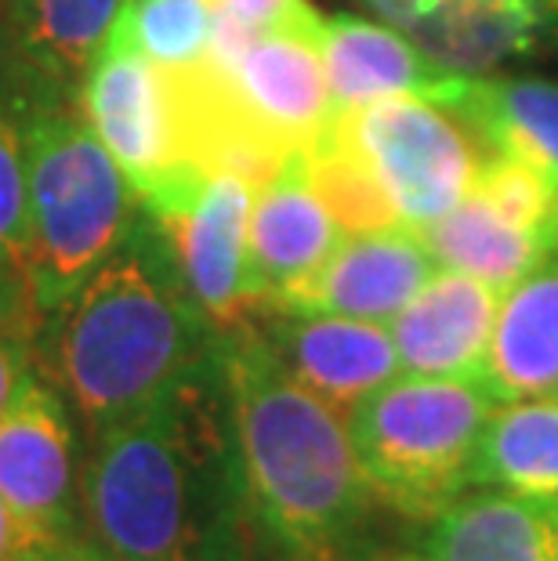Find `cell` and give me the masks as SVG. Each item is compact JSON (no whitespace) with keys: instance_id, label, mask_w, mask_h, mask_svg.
Instances as JSON below:
<instances>
[{"instance_id":"obj_1","label":"cell","mask_w":558,"mask_h":561,"mask_svg":"<svg viewBox=\"0 0 558 561\" xmlns=\"http://www.w3.org/2000/svg\"><path fill=\"white\" fill-rule=\"evenodd\" d=\"M80 525L116 561H254L221 337L149 410L91 435Z\"/></svg>"},{"instance_id":"obj_2","label":"cell","mask_w":558,"mask_h":561,"mask_svg":"<svg viewBox=\"0 0 558 561\" xmlns=\"http://www.w3.org/2000/svg\"><path fill=\"white\" fill-rule=\"evenodd\" d=\"M221 369L258 543L283 561L371 554L374 489L344 413L308 391L251 319L221 330Z\"/></svg>"},{"instance_id":"obj_3","label":"cell","mask_w":558,"mask_h":561,"mask_svg":"<svg viewBox=\"0 0 558 561\" xmlns=\"http://www.w3.org/2000/svg\"><path fill=\"white\" fill-rule=\"evenodd\" d=\"M218 337L149 214L73 297L41 316L37 369L99 435L168 396L218 352Z\"/></svg>"},{"instance_id":"obj_4","label":"cell","mask_w":558,"mask_h":561,"mask_svg":"<svg viewBox=\"0 0 558 561\" xmlns=\"http://www.w3.org/2000/svg\"><path fill=\"white\" fill-rule=\"evenodd\" d=\"M30 261L26 283L41 316L73 297L135 225V188L88 116L41 88L26 121Z\"/></svg>"},{"instance_id":"obj_5","label":"cell","mask_w":558,"mask_h":561,"mask_svg":"<svg viewBox=\"0 0 558 561\" xmlns=\"http://www.w3.org/2000/svg\"><path fill=\"white\" fill-rule=\"evenodd\" d=\"M482 377L399 374L344 413L374 496L407 518L439 515L471 489V460L497 410Z\"/></svg>"},{"instance_id":"obj_6","label":"cell","mask_w":558,"mask_h":561,"mask_svg":"<svg viewBox=\"0 0 558 561\" xmlns=\"http://www.w3.org/2000/svg\"><path fill=\"white\" fill-rule=\"evenodd\" d=\"M80 110L152 218L185 203L204 182L207 167L185 157L171 69L146 58L116 30L88 66Z\"/></svg>"},{"instance_id":"obj_7","label":"cell","mask_w":558,"mask_h":561,"mask_svg":"<svg viewBox=\"0 0 558 561\" xmlns=\"http://www.w3.org/2000/svg\"><path fill=\"white\" fill-rule=\"evenodd\" d=\"M371 167L410 229H429L471 193L486 146L454 110L429 99H382L330 116Z\"/></svg>"},{"instance_id":"obj_8","label":"cell","mask_w":558,"mask_h":561,"mask_svg":"<svg viewBox=\"0 0 558 561\" xmlns=\"http://www.w3.org/2000/svg\"><path fill=\"white\" fill-rule=\"evenodd\" d=\"M323 19L308 0H294L258 33L218 22L215 62L236 110L280 152L305 149L334 116L323 69Z\"/></svg>"},{"instance_id":"obj_9","label":"cell","mask_w":558,"mask_h":561,"mask_svg":"<svg viewBox=\"0 0 558 561\" xmlns=\"http://www.w3.org/2000/svg\"><path fill=\"white\" fill-rule=\"evenodd\" d=\"M73 421L37 366L0 413V500L41 536L84 533Z\"/></svg>"},{"instance_id":"obj_10","label":"cell","mask_w":558,"mask_h":561,"mask_svg":"<svg viewBox=\"0 0 558 561\" xmlns=\"http://www.w3.org/2000/svg\"><path fill=\"white\" fill-rule=\"evenodd\" d=\"M251 203L254 185L236 171H207L182 207L157 218L178 272L218 330L254 312L251 290Z\"/></svg>"},{"instance_id":"obj_11","label":"cell","mask_w":558,"mask_h":561,"mask_svg":"<svg viewBox=\"0 0 558 561\" xmlns=\"http://www.w3.org/2000/svg\"><path fill=\"white\" fill-rule=\"evenodd\" d=\"M435 268L439 261L424 232L410 225L344 232L323 265L269 308L349 316L388 327L435 276Z\"/></svg>"},{"instance_id":"obj_12","label":"cell","mask_w":558,"mask_h":561,"mask_svg":"<svg viewBox=\"0 0 558 561\" xmlns=\"http://www.w3.org/2000/svg\"><path fill=\"white\" fill-rule=\"evenodd\" d=\"M258 330L265 333L280 363L341 413L402 374L396 341L385 322L272 308L265 327Z\"/></svg>"},{"instance_id":"obj_13","label":"cell","mask_w":558,"mask_h":561,"mask_svg":"<svg viewBox=\"0 0 558 561\" xmlns=\"http://www.w3.org/2000/svg\"><path fill=\"white\" fill-rule=\"evenodd\" d=\"M341 236L344 229L312 185L308 152H287L276 174L254 188L251 203V290L258 308L276 305L301 286Z\"/></svg>"},{"instance_id":"obj_14","label":"cell","mask_w":558,"mask_h":561,"mask_svg":"<svg viewBox=\"0 0 558 561\" xmlns=\"http://www.w3.org/2000/svg\"><path fill=\"white\" fill-rule=\"evenodd\" d=\"M497 308V286L439 265L418 297L388 322L402 374L479 377L490 352Z\"/></svg>"},{"instance_id":"obj_15","label":"cell","mask_w":558,"mask_h":561,"mask_svg":"<svg viewBox=\"0 0 558 561\" xmlns=\"http://www.w3.org/2000/svg\"><path fill=\"white\" fill-rule=\"evenodd\" d=\"M323 69L334 113L382 99L443 102L460 77L424 55L402 30L355 15L323 19Z\"/></svg>"},{"instance_id":"obj_16","label":"cell","mask_w":558,"mask_h":561,"mask_svg":"<svg viewBox=\"0 0 558 561\" xmlns=\"http://www.w3.org/2000/svg\"><path fill=\"white\" fill-rule=\"evenodd\" d=\"M413 561H558V504L471 485L429 518Z\"/></svg>"},{"instance_id":"obj_17","label":"cell","mask_w":558,"mask_h":561,"mask_svg":"<svg viewBox=\"0 0 558 561\" xmlns=\"http://www.w3.org/2000/svg\"><path fill=\"white\" fill-rule=\"evenodd\" d=\"M479 377L501 402L558 396V243L501 294Z\"/></svg>"},{"instance_id":"obj_18","label":"cell","mask_w":558,"mask_h":561,"mask_svg":"<svg viewBox=\"0 0 558 561\" xmlns=\"http://www.w3.org/2000/svg\"><path fill=\"white\" fill-rule=\"evenodd\" d=\"M439 105L454 110L486 149L512 152L558 182V83L460 73Z\"/></svg>"},{"instance_id":"obj_19","label":"cell","mask_w":558,"mask_h":561,"mask_svg":"<svg viewBox=\"0 0 558 561\" xmlns=\"http://www.w3.org/2000/svg\"><path fill=\"white\" fill-rule=\"evenodd\" d=\"M471 485L558 504V396L497 402L475 449Z\"/></svg>"},{"instance_id":"obj_20","label":"cell","mask_w":558,"mask_h":561,"mask_svg":"<svg viewBox=\"0 0 558 561\" xmlns=\"http://www.w3.org/2000/svg\"><path fill=\"white\" fill-rule=\"evenodd\" d=\"M424 240H429L432 254L443 268L468 272V276L497 286L501 294L519 276H526V272L555 247L544 240V236L526 229V225L508 218V214L475 185L454 210H446L443 218L424 229Z\"/></svg>"},{"instance_id":"obj_21","label":"cell","mask_w":558,"mask_h":561,"mask_svg":"<svg viewBox=\"0 0 558 561\" xmlns=\"http://www.w3.org/2000/svg\"><path fill=\"white\" fill-rule=\"evenodd\" d=\"M124 0H11L19 62L26 77L62 91L69 77H84L110 37Z\"/></svg>"},{"instance_id":"obj_22","label":"cell","mask_w":558,"mask_h":561,"mask_svg":"<svg viewBox=\"0 0 558 561\" xmlns=\"http://www.w3.org/2000/svg\"><path fill=\"white\" fill-rule=\"evenodd\" d=\"M113 30L163 69H189L215 55L218 11L210 0H124Z\"/></svg>"},{"instance_id":"obj_23","label":"cell","mask_w":558,"mask_h":561,"mask_svg":"<svg viewBox=\"0 0 558 561\" xmlns=\"http://www.w3.org/2000/svg\"><path fill=\"white\" fill-rule=\"evenodd\" d=\"M37 91L41 88H30L26 73H0V272L22 276L30 261L26 121Z\"/></svg>"},{"instance_id":"obj_24","label":"cell","mask_w":558,"mask_h":561,"mask_svg":"<svg viewBox=\"0 0 558 561\" xmlns=\"http://www.w3.org/2000/svg\"><path fill=\"white\" fill-rule=\"evenodd\" d=\"M305 152L316 193L323 196L344 232H371L388 229V225H402L396 207H391L382 185H377V178L371 174V167L341 138L334 121H327V127L308 141Z\"/></svg>"},{"instance_id":"obj_25","label":"cell","mask_w":558,"mask_h":561,"mask_svg":"<svg viewBox=\"0 0 558 561\" xmlns=\"http://www.w3.org/2000/svg\"><path fill=\"white\" fill-rule=\"evenodd\" d=\"M41 308L22 272H0V413L37 366Z\"/></svg>"},{"instance_id":"obj_26","label":"cell","mask_w":558,"mask_h":561,"mask_svg":"<svg viewBox=\"0 0 558 561\" xmlns=\"http://www.w3.org/2000/svg\"><path fill=\"white\" fill-rule=\"evenodd\" d=\"M210 4H215L221 26H232L240 33H258L272 26L294 0H210Z\"/></svg>"},{"instance_id":"obj_27","label":"cell","mask_w":558,"mask_h":561,"mask_svg":"<svg viewBox=\"0 0 558 561\" xmlns=\"http://www.w3.org/2000/svg\"><path fill=\"white\" fill-rule=\"evenodd\" d=\"M22 561H110V554H105L88 533H69V536H55V540H44L41 547H33Z\"/></svg>"},{"instance_id":"obj_28","label":"cell","mask_w":558,"mask_h":561,"mask_svg":"<svg viewBox=\"0 0 558 561\" xmlns=\"http://www.w3.org/2000/svg\"><path fill=\"white\" fill-rule=\"evenodd\" d=\"M44 540H55V536L33 533L30 525L22 522L4 500H0V561H22L33 547H41Z\"/></svg>"},{"instance_id":"obj_29","label":"cell","mask_w":558,"mask_h":561,"mask_svg":"<svg viewBox=\"0 0 558 561\" xmlns=\"http://www.w3.org/2000/svg\"><path fill=\"white\" fill-rule=\"evenodd\" d=\"M366 4H371L377 15H385L391 26L402 30L413 19V11L421 8V0H366Z\"/></svg>"},{"instance_id":"obj_30","label":"cell","mask_w":558,"mask_h":561,"mask_svg":"<svg viewBox=\"0 0 558 561\" xmlns=\"http://www.w3.org/2000/svg\"><path fill=\"white\" fill-rule=\"evenodd\" d=\"M110 561H116V558H110Z\"/></svg>"}]
</instances>
